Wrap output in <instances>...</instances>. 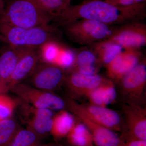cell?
<instances>
[{"label": "cell", "instance_id": "28", "mask_svg": "<svg viewBox=\"0 0 146 146\" xmlns=\"http://www.w3.org/2000/svg\"><path fill=\"white\" fill-rule=\"evenodd\" d=\"M108 2L115 5L130 6L146 2V0H105Z\"/></svg>", "mask_w": 146, "mask_h": 146}, {"label": "cell", "instance_id": "10", "mask_svg": "<svg viewBox=\"0 0 146 146\" xmlns=\"http://www.w3.org/2000/svg\"><path fill=\"white\" fill-rule=\"evenodd\" d=\"M145 57L141 48L125 49L106 67L110 79L118 82Z\"/></svg>", "mask_w": 146, "mask_h": 146}, {"label": "cell", "instance_id": "11", "mask_svg": "<svg viewBox=\"0 0 146 146\" xmlns=\"http://www.w3.org/2000/svg\"><path fill=\"white\" fill-rule=\"evenodd\" d=\"M107 79L98 74L86 75L69 72L66 74L63 84L72 97L86 96L91 90Z\"/></svg>", "mask_w": 146, "mask_h": 146}, {"label": "cell", "instance_id": "31", "mask_svg": "<svg viewBox=\"0 0 146 146\" xmlns=\"http://www.w3.org/2000/svg\"><path fill=\"white\" fill-rule=\"evenodd\" d=\"M5 3L4 0H0V13L3 9L5 5Z\"/></svg>", "mask_w": 146, "mask_h": 146}, {"label": "cell", "instance_id": "4", "mask_svg": "<svg viewBox=\"0 0 146 146\" xmlns=\"http://www.w3.org/2000/svg\"><path fill=\"white\" fill-rule=\"evenodd\" d=\"M117 27L93 20L81 19L62 27L72 42L83 46H89L109 39Z\"/></svg>", "mask_w": 146, "mask_h": 146}, {"label": "cell", "instance_id": "33", "mask_svg": "<svg viewBox=\"0 0 146 146\" xmlns=\"http://www.w3.org/2000/svg\"><path fill=\"white\" fill-rule=\"evenodd\" d=\"M6 84H5L2 82V81L1 78V74H0V86H3V85H5Z\"/></svg>", "mask_w": 146, "mask_h": 146}, {"label": "cell", "instance_id": "24", "mask_svg": "<svg viewBox=\"0 0 146 146\" xmlns=\"http://www.w3.org/2000/svg\"><path fill=\"white\" fill-rule=\"evenodd\" d=\"M52 21L71 5L72 0H33Z\"/></svg>", "mask_w": 146, "mask_h": 146}, {"label": "cell", "instance_id": "32", "mask_svg": "<svg viewBox=\"0 0 146 146\" xmlns=\"http://www.w3.org/2000/svg\"><path fill=\"white\" fill-rule=\"evenodd\" d=\"M44 146H61L58 144H50V145H46Z\"/></svg>", "mask_w": 146, "mask_h": 146}, {"label": "cell", "instance_id": "16", "mask_svg": "<svg viewBox=\"0 0 146 146\" xmlns=\"http://www.w3.org/2000/svg\"><path fill=\"white\" fill-rule=\"evenodd\" d=\"M75 58L72 68L69 72L92 75L97 74L100 66L94 51L88 46L75 50Z\"/></svg>", "mask_w": 146, "mask_h": 146}, {"label": "cell", "instance_id": "9", "mask_svg": "<svg viewBox=\"0 0 146 146\" xmlns=\"http://www.w3.org/2000/svg\"><path fill=\"white\" fill-rule=\"evenodd\" d=\"M117 44L123 48H141L146 45V24L141 21L131 22L116 28L106 40Z\"/></svg>", "mask_w": 146, "mask_h": 146}, {"label": "cell", "instance_id": "2", "mask_svg": "<svg viewBox=\"0 0 146 146\" xmlns=\"http://www.w3.org/2000/svg\"><path fill=\"white\" fill-rule=\"evenodd\" d=\"M52 21L33 0H8L0 13V23L25 28L48 25Z\"/></svg>", "mask_w": 146, "mask_h": 146}, {"label": "cell", "instance_id": "19", "mask_svg": "<svg viewBox=\"0 0 146 146\" xmlns=\"http://www.w3.org/2000/svg\"><path fill=\"white\" fill-rule=\"evenodd\" d=\"M72 113L64 110H60L52 118V124L50 133L56 139L67 136L75 123Z\"/></svg>", "mask_w": 146, "mask_h": 146}, {"label": "cell", "instance_id": "6", "mask_svg": "<svg viewBox=\"0 0 146 146\" xmlns=\"http://www.w3.org/2000/svg\"><path fill=\"white\" fill-rule=\"evenodd\" d=\"M65 102L69 110L78 111L94 122L113 131H121V120L114 110L91 104H80L70 98H67Z\"/></svg>", "mask_w": 146, "mask_h": 146}, {"label": "cell", "instance_id": "36", "mask_svg": "<svg viewBox=\"0 0 146 146\" xmlns=\"http://www.w3.org/2000/svg\"></svg>", "mask_w": 146, "mask_h": 146}, {"label": "cell", "instance_id": "20", "mask_svg": "<svg viewBox=\"0 0 146 146\" xmlns=\"http://www.w3.org/2000/svg\"><path fill=\"white\" fill-rule=\"evenodd\" d=\"M71 146H93V137L88 129L81 121H75L67 136Z\"/></svg>", "mask_w": 146, "mask_h": 146}, {"label": "cell", "instance_id": "30", "mask_svg": "<svg viewBox=\"0 0 146 146\" xmlns=\"http://www.w3.org/2000/svg\"><path fill=\"white\" fill-rule=\"evenodd\" d=\"M8 91H9V88L7 85H3V86H0V95L6 94Z\"/></svg>", "mask_w": 146, "mask_h": 146}, {"label": "cell", "instance_id": "17", "mask_svg": "<svg viewBox=\"0 0 146 146\" xmlns=\"http://www.w3.org/2000/svg\"><path fill=\"white\" fill-rule=\"evenodd\" d=\"M117 95L113 81L108 79L99 86L91 90L86 97L90 104L106 107L115 100Z\"/></svg>", "mask_w": 146, "mask_h": 146}, {"label": "cell", "instance_id": "12", "mask_svg": "<svg viewBox=\"0 0 146 146\" xmlns=\"http://www.w3.org/2000/svg\"><path fill=\"white\" fill-rule=\"evenodd\" d=\"M127 132L126 139L146 141V110L139 105H126L123 107Z\"/></svg>", "mask_w": 146, "mask_h": 146}, {"label": "cell", "instance_id": "29", "mask_svg": "<svg viewBox=\"0 0 146 146\" xmlns=\"http://www.w3.org/2000/svg\"><path fill=\"white\" fill-rule=\"evenodd\" d=\"M118 146H146V141L136 139L124 140L121 139V142Z\"/></svg>", "mask_w": 146, "mask_h": 146}, {"label": "cell", "instance_id": "26", "mask_svg": "<svg viewBox=\"0 0 146 146\" xmlns=\"http://www.w3.org/2000/svg\"><path fill=\"white\" fill-rule=\"evenodd\" d=\"M17 100L6 94L0 95V122L11 117L16 108Z\"/></svg>", "mask_w": 146, "mask_h": 146}, {"label": "cell", "instance_id": "34", "mask_svg": "<svg viewBox=\"0 0 146 146\" xmlns=\"http://www.w3.org/2000/svg\"><path fill=\"white\" fill-rule=\"evenodd\" d=\"M1 43H2V42L1 41V40H0V50H1V48L2 46H1Z\"/></svg>", "mask_w": 146, "mask_h": 146}, {"label": "cell", "instance_id": "5", "mask_svg": "<svg viewBox=\"0 0 146 146\" xmlns=\"http://www.w3.org/2000/svg\"><path fill=\"white\" fill-rule=\"evenodd\" d=\"M18 98L40 108L61 110L66 107L63 99L51 92L35 88L23 82L16 84L9 89Z\"/></svg>", "mask_w": 146, "mask_h": 146}, {"label": "cell", "instance_id": "25", "mask_svg": "<svg viewBox=\"0 0 146 146\" xmlns=\"http://www.w3.org/2000/svg\"><path fill=\"white\" fill-rule=\"evenodd\" d=\"M41 139L32 131L21 129L16 134L10 146H44Z\"/></svg>", "mask_w": 146, "mask_h": 146}, {"label": "cell", "instance_id": "13", "mask_svg": "<svg viewBox=\"0 0 146 146\" xmlns=\"http://www.w3.org/2000/svg\"><path fill=\"white\" fill-rule=\"evenodd\" d=\"M77 119L88 129L97 146H118L121 138L114 131L94 122L81 112L74 110H69Z\"/></svg>", "mask_w": 146, "mask_h": 146}, {"label": "cell", "instance_id": "35", "mask_svg": "<svg viewBox=\"0 0 146 146\" xmlns=\"http://www.w3.org/2000/svg\"><path fill=\"white\" fill-rule=\"evenodd\" d=\"M4 1H5V0H4Z\"/></svg>", "mask_w": 146, "mask_h": 146}, {"label": "cell", "instance_id": "23", "mask_svg": "<svg viewBox=\"0 0 146 146\" xmlns=\"http://www.w3.org/2000/svg\"><path fill=\"white\" fill-rule=\"evenodd\" d=\"M21 129L17 121L11 117L0 122V146H10Z\"/></svg>", "mask_w": 146, "mask_h": 146}, {"label": "cell", "instance_id": "8", "mask_svg": "<svg viewBox=\"0 0 146 146\" xmlns=\"http://www.w3.org/2000/svg\"><path fill=\"white\" fill-rule=\"evenodd\" d=\"M66 74V71L56 64L40 63L26 80L33 87L51 92L63 84Z\"/></svg>", "mask_w": 146, "mask_h": 146}, {"label": "cell", "instance_id": "3", "mask_svg": "<svg viewBox=\"0 0 146 146\" xmlns=\"http://www.w3.org/2000/svg\"><path fill=\"white\" fill-rule=\"evenodd\" d=\"M58 28L51 25L25 28L0 23V40L6 44L38 48L51 40H58Z\"/></svg>", "mask_w": 146, "mask_h": 146}, {"label": "cell", "instance_id": "15", "mask_svg": "<svg viewBox=\"0 0 146 146\" xmlns=\"http://www.w3.org/2000/svg\"><path fill=\"white\" fill-rule=\"evenodd\" d=\"M37 48L29 51L19 60L7 84L9 91L13 86L27 79L36 69L40 62Z\"/></svg>", "mask_w": 146, "mask_h": 146}, {"label": "cell", "instance_id": "14", "mask_svg": "<svg viewBox=\"0 0 146 146\" xmlns=\"http://www.w3.org/2000/svg\"><path fill=\"white\" fill-rule=\"evenodd\" d=\"M33 48H35L6 44L2 46L0 50V74L3 83L7 85L12 73L21 58Z\"/></svg>", "mask_w": 146, "mask_h": 146}, {"label": "cell", "instance_id": "22", "mask_svg": "<svg viewBox=\"0 0 146 146\" xmlns=\"http://www.w3.org/2000/svg\"><path fill=\"white\" fill-rule=\"evenodd\" d=\"M63 44L58 40H51L37 48L40 63L55 64Z\"/></svg>", "mask_w": 146, "mask_h": 146}, {"label": "cell", "instance_id": "27", "mask_svg": "<svg viewBox=\"0 0 146 146\" xmlns=\"http://www.w3.org/2000/svg\"><path fill=\"white\" fill-rule=\"evenodd\" d=\"M75 58V50L63 45L55 64L60 66L65 71H68L72 68Z\"/></svg>", "mask_w": 146, "mask_h": 146}, {"label": "cell", "instance_id": "1", "mask_svg": "<svg viewBox=\"0 0 146 146\" xmlns=\"http://www.w3.org/2000/svg\"><path fill=\"white\" fill-rule=\"evenodd\" d=\"M146 17V2L130 6L112 4L103 0H86L70 5L54 18L51 25L56 28L73 21L86 19L110 25H121L143 21Z\"/></svg>", "mask_w": 146, "mask_h": 146}, {"label": "cell", "instance_id": "21", "mask_svg": "<svg viewBox=\"0 0 146 146\" xmlns=\"http://www.w3.org/2000/svg\"><path fill=\"white\" fill-rule=\"evenodd\" d=\"M52 117L45 116H31L23 122L27 129L32 131L42 139L50 133L52 124Z\"/></svg>", "mask_w": 146, "mask_h": 146}, {"label": "cell", "instance_id": "7", "mask_svg": "<svg viewBox=\"0 0 146 146\" xmlns=\"http://www.w3.org/2000/svg\"><path fill=\"white\" fill-rule=\"evenodd\" d=\"M118 82H120L122 94L128 104L139 105L146 84V57Z\"/></svg>", "mask_w": 146, "mask_h": 146}, {"label": "cell", "instance_id": "18", "mask_svg": "<svg viewBox=\"0 0 146 146\" xmlns=\"http://www.w3.org/2000/svg\"><path fill=\"white\" fill-rule=\"evenodd\" d=\"M88 46L94 51L100 66L105 67L123 51V49L117 44L106 40Z\"/></svg>", "mask_w": 146, "mask_h": 146}]
</instances>
